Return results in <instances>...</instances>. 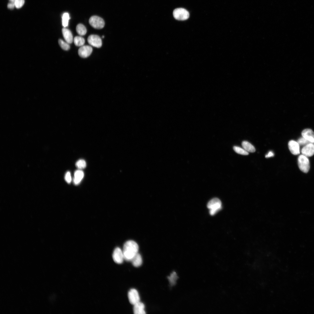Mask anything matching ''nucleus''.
Masks as SVG:
<instances>
[{
    "label": "nucleus",
    "instance_id": "nucleus-1",
    "mask_svg": "<svg viewBox=\"0 0 314 314\" xmlns=\"http://www.w3.org/2000/svg\"><path fill=\"white\" fill-rule=\"evenodd\" d=\"M138 245L135 241L129 240L126 242L124 245L122 250L124 259L128 261H131L138 253Z\"/></svg>",
    "mask_w": 314,
    "mask_h": 314
},
{
    "label": "nucleus",
    "instance_id": "nucleus-2",
    "mask_svg": "<svg viewBox=\"0 0 314 314\" xmlns=\"http://www.w3.org/2000/svg\"><path fill=\"white\" fill-rule=\"evenodd\" d=\"M207 207L209 210L210 214L213 215L221 209L222 203L219 199L214 198L208 202Z\"/></svg>",
    "mask_w": 314,
    "mask_h": 314
},
{
    "label": "nucleus",
    "instance_id": "nucleus-3",
    "mask_svg": "<svg viewBox=\"0 0 314 314\" xmlns=\"http://www.w3.org/2000/svg\"><path fill=\"white\" fill-rule=\"evenodd\" d=\"M298 165L300 170L303 172L307 173L310 169V163L308 157L302 154L299 156L298 158Z\"/></svg>",
    "mask_w": 314,
    "mask_h": 314
},
{
    "label": "nucleus",
    "instance_id": "nucleus-4",
    "mask_svg": "<svg viewBox=\"0 0 314 314\" xmlns=\"http://www.w3.org/2000/svg\"><path fill=\"white\" fill-rule=\"evenodd\" d=\"M173 15L176 19L179 20H184L188 18L189 14L186 9L179 8L175 9L173 12Z\"/></svg>",
    "mask_w": 314,
    "mask_h": 314
},
{
    "label": "nucleus",
    "instance_id": "nucleus-5",
    "mask_svg": "<svg viewBox=\"0 0 314 314\" xmlns=\"http://www.w3.org/2000/svg\"><path fill=\"white\" fill-rule=\"evenodd\" d=\"M89 23L93 27L97 29L102 28L105 25L103 19L97 16H93L91 17L89 20Z\"/></svg>",
    "mask_w": 314,
    "mask_h": 314
},
{
    "label": "nucleus",
    "instance_id": "nucleus-6",
    "mask_svg": "<svg viewBox=\"0 0 314 314\" xmlns=\"http://www.w3.org/2000/svg\"><path fill=\"white\" fill-rule=\"evenodd\" d=\"M112 257L114 261L118 264L122 263L124 259L123 251L118 247H116L114 249Z\"/></svg>",
    "mask_w": 314,
    "mask_h": 314
},
{
    "label": "nucleus",
    "instance_id": "nucleus-7",
    "mask_svg": "<svg viewBox=\"0 0 314 314\" xmlns=\"http://www.w3.org/2000/svg\"><path fill=\"white\" fill-rule=\"evenodd\" d=\"M128 298L130 303L134 305L140 301V297L138 291L135 289H130L128 293Z\"/></svg>",
    "mask_w": 314,
    "mask_h": 314
},
{
    "label": "nucleus",
    "instance_id": "nucleus-8",
    "mask_svg": "<svg viewBox=\"0 0 314 314\" xmlns=\"http://www.w3.org/2000/svg\"><path fill=\"white\" fill-rule=\"evenodd\" d=\"M88 42L91 45L97 48H100L102 46L101 39L97 35H90L88 38Z\"/></svg>",
    "mask_w": 314,
    "mask_h": 314
},
{
    "label": "nucleus",
    "instance_id": "nucleus-9",
    "mask_svg": "<svg viewBox=\"0 0 314 314\" xmlns=\"http://www.w3.org/2000/svg\"><path fill=\"white\" fill-rule=\"evenodd\" d=\"M92 51V48L88 45H83L79 49L78 53L79 55L83 58L88 57Z\"/></svg>",
    "mask_w": 314,
    "mask_h": 314
},
{
    "label": "nucleus",
    "instance_id": "nucleus-10",
    "mask_svg": "<svg viewBox=\"0 0 314 314\" xmlns=\"http://www.w3.org/2000/svg\"><path fill=\"white\" fill-rule=\"evenodd\" d=\"M302 155L307 157H311L314 154V144L309 143L304 146L301 150Z\"/></svg>",
    "mask_w": 314,
    "mask_h": 314
},
{
    "label": "nucleus",
    "instance_id": "nucleus-11",
    "mask_svg": "<svg viewBox=\"0 0 314 314\" xmlns=\"http://www.w3.org/2000/svg\"><path fill=\"white\" fill-rule=\"evenodd\" d=\"M299 145L297 142L294 140H291L288 143L289 149L293 155H297L300 153Z\"/></svg>",
    "mask_w": 314,
    "mask_h": 314
},
{
    "label": "nucleus",
    "instance_id": "nucleus-12",
    "mask_svg": "<svg viewBox=\"0 0 314 314\" xmlns=\"http://www.w3.org/2000/svg\"><path fill=\"white\" fill-rule=\"evenodd\" d=\"M301 135L311 143L314 144V132L312 130L309 129H305L302 132Z\"/></svg>",
    "mask_w": 314,
    "mask_h": 314
},
{
    "label": "nucleus",
    "instance_id": "nucleus-13",
    "mask_svg": "<svg viewBox=\"0 0 314 314\" xmlns=\"http://www.w3.org/2000/svg\"><path fill=\"white\" fill-rule=\"evenodd\" d=\"M133 305V311L134 314H146L143 303L139 301Z\"/></svg>",
    "mask_w": 314,
    "mask_h": 314
},
{
    "label": "nucleus",
    "instance_id": "nucleus-14",
    "mask_svg": "<svg viewBox=\"0 0 314 314\" xmlns=\"http://www.w3.org/2000/svg\"><path fill=\"white\" fill-rule=\"evenodd\" d=\"M63 35L66 41L69 44H71L73 41L72 34L71 31L65 28L62 29Z\"/></svg>",
    "mask_w": 314,
    "mask_h": 314
},
{
    "label": "nucleus",
    "instance_id": "nucleus-15",
    "mask_svg": "<svg viewBox=\"0 0 314 314\" xmlns=\"http://www.w3.org/2000/svg\"><path fill=\"white\" fill-rule=\"evenodd\" d=\"M84 176V173L80 170H77L74 173L73 181L75 185H78Z\"/></svg>",
    "mask_w": 314,
    "mask_h": 314
},
{
    "label": "nucleus",
    "instance_id": "nucleus-16",
    "mask_svg": "<svg viewBox=\"0 0 314 314\" xmlns=\"http://www.w3.org/2000/svg\"><path fill=\"white\" fill-rule=\"evenodd\" d=\"M133 265L135 267H138L141 265L142 261V257L138 253L133 257L131 261Z\"/></svg>",
    "mask_w": 314,
    "mask_h": 314
},
{
    "label": "nucleus",
    "instance_id": "nucleus-17",
    "mask_svg": "<svg viewBox=\"0 0 314 314\" xmlns=\"http://www.w3.org/2000/svg\"><path fill=\"white\" fill-rule=\"evenodd\" d=\"M242 146L243 148L248 152H254L255 151L254 147L249 142L244 141L242 142Z\"/></svg>",
    "mask_w": 314,
    "mask_h": 314
},
{
    "label": "nucleus",
    "instance_id": "nucleus-18",
    "mask_svg": "<svg viewBox=\"0 0 314 314\" xmlns=\"http://www.w3.org/2000/svg\"><path fill=\"white\" fill-rule=\"evenodd\" d=\"M77 33L80 35H85L87 32V30L85 26L82 24L77 25L76 28Z\"/></svg>",
    "mask_w": 314,
    "mask_h": 314
},
{
    "label": "nucleus",
    "instance_id": "nucleus-19",
    "mask_svg": "<svg viewBox=\"0 0 314 314\" xmlns=\"http://www.w3.org/2000/svg\"><path fill=\"white\" fill-rule=\"evenodd\" d=\"M74 41L75 45L78 47H81L83 46L85 42L84 39L79 36L75 37L74 39Z\"/></svg>",
    "mask_w": 314,
    "mask_h": 314
},
{
    "label": "nucleus",
    "instance_id": "nucleus-20",
    "mask_svg": "<svg viewBox=\"0 0 314 314\" xmlns=\"http://www.w3.org/2000/svg\"><path fill=\"white\" fill-rule=\"evenodd\" d=\"M233 149L236 153L238 154L244 155H247L249 154L248 152L246 151L243 148L239 147L234 146Z\"/></svg>",
    "mask_w": 314,
    "mask_h": 314
},
{
    "label": "nucleus",
    "instance_id": "nucleus-21",
    "mask_svg": "<svg viewBox=\"0 0 314 314\" xmlns=\"http://www.w3.org/2000/svg\"><path fill=\"white\" fill-rule=\"evenodd\" d=\"M69 19V14L67 13H64L62 16V24L64 27H65L68 26Z\"/></svg>",
    "mask_w": 314,
    "mask_h": 314
},
{
    "label": "nucleus",
    "instance_id": "nucleus-22",
    "mask_svg": "<svg viewBox=\"0 0 314 314\" xmlns=\"http://www.w3.org/2000/svg\"><path fill=\"white\" fill-rule=\"evenodd\" d=\"M9 2L13 3L15 7L17 8L22 7L24 3V0H9Z\"/></svg>",
    "mask_w": 314,
    "mask_h": 314
},
{
    "label": "nucleus",
    "instance_id": "nucleus-23",
    "mask_svg": "<svg viewBox=\"0 0 314 314\" xmlns=\"http://www.w3.org/2000/svg\"><path fill=\"white\" fill-rule=\"evenodd\" d=\"M58 43L61 48L64 50H68L69 49L70 46L67 42H64L61 39H59Z\"/></svg>",
    "mask_w": 314,
    "mask_h": 314
},
{
    "label": "nucleus",
    "instance_id": "nucleus-24",
    "mask_svg": "<svg viewBox=\"0 0 314 314\" xmlns=\"http://www.w3.org/2000/svg\"><path fill=\"white\" fill-rule=\"evenodd\" d=\"M75 165L78 168L80 169H82L86 167V162L84 160L80 159L77 161Z\"/></svg>",
    "mask_w": 314,
    "mask_h": 314
},
{
    "label": "nucleus",
    "instance_id": "nucleus-25",
    "mask_svg": "<svg viewBox=\"0 0 314 314\" xmlns=\"http://www.w3.org/2000/svg\"><path fill=\"white\" fill-rule=\"evenodd\" d=\"M297 142L299 145L304 146L309 143H311L308 140L303 137L299 138L298 139Z\"/></svg>",
    "mask_w": 314,
    "mask_h": 314
},
{
    "label": "nucleus",
    "instance_id": "nucleus-26",
    "mask_svg": "<svg viewBox=\"0 0 314 314\" xmlns=\"http://www.w3.org/2000/svg\"><path fill=\"white\" fill-rule=\"evenodd\" d=\"M176 277V274L174 272H173L170 276L168 277V279L171 285H174L175 284Z\"/></svg>",
    "mask_w": 314,
    "mask_h": 314
},
{
    "label": "nucleus",
    "instance_id": "nucleus-27",
    "mask_svg": "<svg viewBox=\"0 0 314 314\" xmlns=\"http://www.w3.org/2000/svg\"><path fill=\"white\" fill-rule=\"evenodd\" d=\"M65 179L66 181L68 183H70L71 182L72 179L70 172H67L66 173L65 176Z\"/></svg>",
    "mask_w": 314,
    "mask_h": 314
},
{
    "label": "nucleus",
    "instance_id": "nucleus-28",
    "mask_svg": "<svg viewBox=\"0 0 314 314\" xmlns=\"http://www.w3.org/2000/svg\"><path fill=\"white\" fill-rule=\"evenodd\" d=\"M274 154L273 152L271 151H269L268 153L265 155V157L266 158H268L271 157H273L274 156Z\"/></svg>",
    "mask_w": 314,
    "mask_h": 314
},
{
    "label": "nucleus",
    "instance_id": "nucleus-29",
    "mask_svg": "<svg viewBox=\"0 0 314 314\" xmlns=\"http://www.w3.org/2000/svg\"><path fill=\"white\" fill-rule=\"evenodd\" d=\"M7 6L8 8L10 9H13L15 7V4L10 2H9L8 3Z\"/></svg>",
    "mask_w": 314,
    "mask_h": 314
},
{
    "label": "nucleus",
    "instance_id": "nucleus-30",
    "mask_svg": "<svg viewBox=\"0 0 314 314\" xmlns=\"http://www.w3.org/2000/svg\"><path fill=\"white\" fill-rule=\"evenodd\" d=\"M104 38V36H102V38Z\"/></svg>",
    "mask_w": 314,
    "mask_h": 314
}]
</instances>
